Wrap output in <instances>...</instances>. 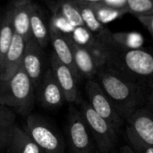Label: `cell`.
<instances>
[{"label": "cell", "mask_w": 153, "mask_h": 153, "mask_svg": "<svg viewBox=\"0 0 153 153\" xmlns=\"http://www.w3.org/2000/svg\"><path fill=\"white\" fill-rule=\"evenodd\" d=\"M100 3L106 4L108 5L119 8V9H126V0H102Z\"/></svg>", "instance_id": "4316f807"}, {"label": "cell", "mask_w": 153, "mask_h": 153, "mask_svg": "<svg viewBox=\"0 0 153 153\" xmlns=\"http://www.w3.org/2000/svg\"><path fill=\"white\" fill-rule=\"evenodd\" d=\"M75 3L80 11L84 27L92 34L96 40L103 48L113 45V32L105 24L99 21L91 6L86 3Z\"/></svg>", "instance_id": "8fae6325"}, {"label": "cell", "mask_w": 153, "mask_h": 153, "mask_svg": "<svg viewBox=\"0 0 153 153\" xmlns=\"http://www.w3.org/2000/svg\"><path fill=\"white\" fill-rule=\"evenodd\" d=\"M52 14L65 17L74 27L84 26L77 4L73 0H41Z\"/></svg>", "instance_id": "ac0fdd59"}, {"label": "cell", "mask_w": 153, "mask_h": 153, "mask_svg": "<svg viewBox=\"0 0 153 153\" xmlns=\"http://www.w3.org/2000/svg\"><path fill=\"white\" fill-rule=\"evenodd\" d=\"M32 0H13L8 9L14 32L27 41L31 38L30 10Z\"/></svg>", "instance_id": "5bb4252c"}, {"label": "cell", "mask_w": 153, "mask_h": 153, "mask_svg": "<svg viewBox=\"0 0 153 153\" xmlns=\"http://www.w3.org/2000/svg\"><path fill=\"white\" fill-rule=\"evenodd\" d=\"M35 96V87L22 65L11 78L0 81V104L19 115H30Z\"/></svg>", "instance_id": "3957f363"}, {"label": "cell", "mask_w": 153, "mask_h": 153, "mask_svg": "<svg viewBox=\"0 0 153 153\" xmlns=\"http://www.w3.org/2000/svg\"><path fill=\"white\" fill-rule=\"evenodd\" d=\"M70 149L73 153H93V142L80 110L71 108L66 126Z\"/></svg>", "instance_id": "52a82bcc"}, {"label": "cell", "mask_w": 153, "mask_h": 153, "mask_svg": "<svg viewBox=\"0 0 153 153\" xmlns=\"http://www.w3.org/2000/svg\"><path fill=\"white\" fill-rule=\"evenodd\" d=\"M30 33L42 48H45L50 41L49 22H47L45 13L40 6L33 1L30 10Z\"/></svg>", "instance_id": "e0dca14e"}, {"label": "cell", "mask_w": 153, "mask_h": 153, "mask_svg": "<svg viewBox=\"0 0 153 153\" xmlns=\"http://www.w3.org/2000/svg\"><path fill=\"white\" fill-rule=\"evenodd\" d=\"M126 135L132 150L134 153H153V147L143 142L136 134L126 127Z\"/></svg>", "instance_id": "d4e9b609"}, {"label": "cell", "mask_w": 153, "mask_h": 153, "mask_svg": "<svg viewBox=\"0 0 153 153\" xmlns=\"http://www.w3.org/2000/svg\"><path fill=\"white\" fill-rule=\"evenodd\" d=\"M22 65L30 78L36 90L45 73L44 54L43 48L32 37L26 41Z\"/></svg>", "instance_id": "30bf717a"}, {"label": "cell", "mask_w": 153, "mask_h": 153, "mask_svg": "<svg viewBox=\"0 0 153 153\" xmlns=\"http://www.w3.org/2000/svg\"><path fill=\"white\" fill-rule=\"evenodd\" d=\"M49 39L54 49L53 53L59 59V61H61L72 70V72L80 82L82 77L80 76L75 67L73 48L70 42V35L62 33L49 23Z\"/></svg>", "instance_id": "4fadbf2b"}, {"label": "cell", "mask_w": 153, "mask_h": 153, "mask_svg": "<svg viewBox=\"0 0 153 153\" xmlns=\"http://www.w3.org/2000/svg\"><path fill=\"white\" fill-rule=\"evenodd\" d=\"M93 153H100V152H93Z\"/></svg>", "instance_id": "1f68e13d"}, {"label": "cell", "mask_w": 153, "mask_h": 153, "mask_svg": "<svg viewBox=\"0 0 153 153\" xmlns=\"http://www.w3.org/2000/svg\"><path fill=\"white\" fill-rule=\"evenodd\" d=\"M114 45L125 49H137L143 47L144 38L138 31L113 32Z\"/></svg>", "instance_id": "7402d4cb"}, {"label": "cell", "mask_w": 153, "mask_h": 153, "mask_svg": "<svg viewBox=\"0 0 153 153\" xmlns=\"http://www.w3.org/2000/svg\"><path fill=\"white\" fill-rule=\"evenodd\" d=\"M36 96L39 104L48 109H56L65 101V95L56 82L51 68L45 71L43 77L36 88Z\"/></svg>", "instance_id": "9c48e42d"}, {"label": "cell", "mask_w": 153, "mask_h": 153, "mask_svg": "<svg viewBox=\"0 0 153 153\" xmlns=\"http://www.w3.org/2000/svg\"><path fill=\"white\" fill-rule=\"evenodd\" d=\"M85 92L92 109L108 120L117 130L119 129L123 125L124 119L119 116L111 100L95 79L87 80Z\"/></svg>", "instance_id": "8992f818"}, {"label": "cell", "mask_w": 153, "mask_h": 153, "mask_svg": "<svg viewBox=\"0 0 153 153\" xmlns=\"http://www.w3.org/2000/svg\"><path fill=\"white\" fill-rule=\"evenodd\" d=\"M127 128L143 142L153 147V114L145 106L126 119Z\"/></svg>", "instance_id": "9a60e30c"}, {"label": "cell", "mask_w": 153, "mask_h": 153, "mask_svg": "<svg viewBox=\"0 0 153 153\" xmlns=\"http://www.w3.org/2000/svg\"><path fill=\"white\" fill-rule=\"evenodd\" d=\"M106 65L127 79L153 90V49H125L116 45L105 48Z\"/></svg>", "instance_id": "7a4b0ae2"}, {"label": "cell", "mask_w": 153, "mask_h": 153, "mask_svg": "<svg viewBox=\"0 0 153 153\" xmlns=\"http://www.w3.org/2000/svg\"><path fill=\"white\" fill-rule=\"evenodd\" d=\"M80 112L84 119L99 152L111 153L117 143V129L105 118L97 114L89 102L82 100Z\"/></svg>", "instance_id": "277c9868"}, {"label": "cell", "mask_w": 153, "mask_h": 153, "mask_svg": "<svg viewBox=\"0 0 153 153\" xmlns=\"http://www.w3.org/2000/svg\"><path fill=\"white\" fill-rule=\"evenodd\" d=\"M14 34L15 32L13 26L11 14L7 10L3 15L2 23L0 26V72L2 70L4 57L12 44Z\"/></svg>", "instance_id": "44dd1931"}, {"label": "cell", "mask_w": 153, "mask_h": 153, "mask_svg": "<svg viewBox=\"0 0 153 153\" xmlns=\"http://www.w3.org/2000/svg\"><path fill=\"white\" fill-rule=\"evenodd\" d=\"M2 19H3V15L0 13V26H1V23H2Z\"/></svg>", "instance_id": "4dcf8cb0"}, {"label": "cell", "mask_w": 153, "mask_h": 153, "mask_svg": "<svg viewBox=\"0 0 153 153\" xmlns=\"http://www.w3.org/2000/svg\"><path fill=\"white\" fill-rule=\"evenodd\" d=\"M7 153H46L18 126L13 131L8 145Z\"/></svg>", "instance_id": "d6986e66"}, {"label": "cell", "mask_w": 153, "mask_h": 153, "mask_svg": "<svg viewBox=\"0 0 153 153\" xmlns=\"http://www.w3.org/2000/svg\"><path fill=\"white\" fill-rule=\"evenodd\" d=\"M49 63L52 73L63 91L65 101L70 103H81L82 100H81L78 89L79 81L72 70L59 61L54 53H52L49 57Z\"/></svg>", "instance_id": "ba28073f"}, {"label": "cell", "mask_w": 153, "mask_h": 153, "mask_svg": "<svg viewBox=\"0 0 153 153\" xmlns=\"http://www.w3.org/2000/svg\"><path fill=\"white\" fill-rule=\"evenodd\" d=\"M126 12L135 17L153 13V0H126Z\"/></svg>", "instance_id": "cb8c5ba5"}, {"label": "cell", "mask_w": 153, "mask_h": 153, "mask_svg": "<svg viewBox=\"0 0 153 153\" xmlns=\"http://www.w3.org/2000/svg\"><path fill=\"white\" fill-rule=\"evenodd\" d=\"M120 153H134V152L132 150L131 147L126 145V146H123L120 150Z\"/></svg>", "instance_id": "f1b7e54d"}, {"label": "cell", "mask_w": 153, "mask_h": 153, "mask_svg": "<svg viewBox=\"0 0 153 153\" xmlns=\"http://www.w3.org/2000/svg\"><path fill=\"white\" fill-rule=\"evenodd\" d=\"M70 42L73 48L75 67L80 76L87 80L95 79L101 67L94 52L91 49L76 43L71 36Z\"/></svg>", "instance_id": "7c38bea8"}, {"label": "cell", "mask_w": 153, "mask_h": 153, "mask_svg": "<svg viewBox=\"0 0 153 153\" xmlns=\"http://www.w3.org/2000/svg\"><path fill=\"white\" fill-rule=\"evenodd\" d=\"M74 2H80V3H86V4H92V3H100L102 0H73Z\"/></svg>", "instance_id": "f546056e"}, {"label": "cell", "mask_w": 153, "mask_h": 153, "mask_svg": "<svg viewBox=\"0 0 153 153\" xmlns=\"http://www.w3.org/2000/svg\"><path fill=\"white\" fill-rule=\"evenodd\" d=\"M146 107L150 109V111L153 114V90L151 91V93L149 95V99H148Z\"/></svg>", "instance_id": "83f0119b"}, {"label": "cell", "mask_w": 153, "mask_h": 153, "mask_svg": "<svg viewBox=\"0 0 153 153\" xmlns=\"http://www.w3.org/2000/svg\"><path fill=\"white\" fill-rule=\"evenodd\" d=\"M16 126L15 113L0 104V149L6 148Z\"/></svg>", "instance_id": "ffe728a7"}, {"label": "cell", "mask_w": 153, "mask_h": 153, "mask_svg": "<svg viewBox=\"0 0 153 153\" xmlns=\"http://www.w3.org/2000/svg\"><path fill=\"white\" fill-rule=\"evenodd\" d=\"M88 4L91 6L99 21L105 25L127 14V12L125 9L116 8L103 3H92Z\"/></svg>", "instance_id": "603a6c76"}, {"label": "cell", "mask_w": 153, "mask_h": 153, "mask_svg": "<svg viewBox=\"0 0 153 153\" xmlns=\"http://www.w3.org/2000/svg\"><path fill=\"white\" fill-rule=\"evenodd\" d=\"M95 80L124 120L146 106L152 91H148V88L127 79L108 65L99 70Z\"/></svg>", "instance_id": "6da1fadb"}, {"label": "cell", "mask_w": 153, "mask_h": 153, "mask_svg": "<svg viewBox=\"0 0 153 153\" xmlns=\"http://www.w3.org/2000/svg\"><path fill=\"white\" fill-rule=\"evenodd\" d=\"M25 44L26 41L24 39L15 33L4 60L3 67L0 72V81H6L11 78L22 66Z\"/></svg>", "instance_id": "2e32d148"}, {"label": "cell", "mask_w": 153, "mask_h": 153, "mask_svg": "<svg viewBox=\"0 0 153 153\" xmlns=\"http://www.w3.org/2000/svg\"><path fill=\"white\" fill-rule=\"evenodd\" d=\"M24 131L46 153H65L63 137L43 117L29 115L26 117Z\"/></svg>", "instance_id": "5b68a950"}, {"label": "cell", "mask_w": 153, "mask_h": 153, "mask_svg": "<svg viewBox=\"0 0 153 153\" xmlns=\"http://www.w3.org/2000/svg\"><path fill=\"white\" fill-rule=\"evenodd\" d=\"M136 18L153 37V13L148 14V15L136 16Z\"/></svg>", "instance_id": "484cf974"}]
</instances>
